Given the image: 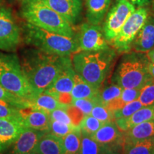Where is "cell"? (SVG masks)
Masks as SVG:
<instances>
[{
  "mask_svg": "<svg viewBox=\"0 0 154 154\" xmlns=\"http://www.w3.org/2000/svg\"><path fill=\"white\" fill-rule=\"evenodd\" d=\"M22 71L36 94L43 93L66 67L71 56L53 54L38 49L26 51L20 62Z\"/></svg>",
  "mask_w": 154,
  "mask_h": 154,
  "instance_id": "6da1fadb",
  "label": "cell"
},
{
  "mask_svg": "<svg viewBox=\"0 0 154 154\" xmlns=\"http://www.w3.org/2000/svg\"><path fill=\"white\" fill-rule=\"evenodd\" d=\"M71 57L76 74L91 85L100 88L112 69L116 51L109 47L99 51H79Z\"/></svg>",
  "mask_w": 154,
  "mask_h": 154,
  "instance_id": "7a4b0ae2",
  "label": "cell"
},
{
  "mask_svg": "<svg viewBox=\"0 0 154 154\" xmlns=\"http://www.w3.org/2000/svg\"><path fill=\"white\" fill-rule=\"evenodd\" d=\"M20 14L26 22L49 32L75 37L71 25L43 0H22Z\"/></svg>",
  "mask_w": 154,
  "mask_h": 154,
  "instance_id": "3957f363",
  "label": "cell"
},
{
  "mask_svg": "<svg viewBox=\"0 0 154 154\" xmlns=\"http://www.w3.org/2000/svg\"><path fill=\"white\" fill-rule=\"evenodd\" d=\"M25 41L36 49L59 56H72L79 51L75 37L49 32L26 22L24 26Z\"/></svg>",
  "mask_w": 154,
  "mask_h": 154,
  "instance_id": "277c9868",
  "label": "cell"
},
{
  "mask_svg": "<svg viewBox=\"0 0 154 154\" xmlns=\"http://www.w3.org/2000/svg\"><path fill=\"white\" fill-rule=\"evenodd\" d=\"M148 59L142 53H126L117 66L113 82L122 88H140L152 80L147 71Z\"/></svg>",
  "mask_w": 154,
  "mask_h": 154,
  "instance_id": "5b68a950",
  "label": "cell"
},
{
  "mask_svg": "<svg viewBox=\"0 0 154 154\" xmlns=\"http://www.w3.org/2000/svg\"><path fill=\"white\" fill-rule=\"evenodd\" d=\"M0 86L19 97L29 100L36 95L14 54L0 53Z\"/></svg>",
  "mask_w": 154,
  "mask_h": 154,
  "instance_id": "8992f818",
  "label": "cell"
},
{
  "mask_svg": "<svg viewBox=\"0 0 154 154\" xmlns=\"http://www.w3.org/2000/svg\"><path fill=\"white\" fill-rule=\"evenodd\" d=\"M149 10L145 7H138L128 17L119 34L109 42L116 52L128 53L132 49L135 38L149 16Z\"/></svg>",
  "mask_w": 154,
  "mask_h": 154,
  "instance_id": "52a82bcc",
  "label": "cell"
},
{
  "mask_svg": "<svg viewBox=\"0 0 154 154\" xmlns=\"http://www.w3.org/2000/svg\"><path fill=\"white\" fill-rule=\"evenodd\" d=\"M22 40V32L10 8L0 4V50L12 51Z\"/></svg>",
  "mask_w": 154,
  "mask_h": 154,
  "instance_id": "ba28073f",
  "label": "cell"
},
{
  "mask_svg": "<svg viewBox=\"0 0 154 154\" xmlns=\"http://www.w3.org/2000/svg\"><path fill=\"white\" fill-rule=\"evenodd\" d=\"M135 9L136 7L126 0H116L110 10L108 11L103 30L109 44L119 34L127 19Z\"/></svg>",
  "mask_w": 154,
  "mask_h": 154,
  "instance_id": "9c48e42d",
  "label": "cell"
},
{
  "mask_svg": "<svg viewBox=\"0 0 154 154\" xmlns=\"http://www.w3.org/2000/svg\"><path fill=\"white\" fill-rule=\"evenodd\" d=\"M76 38L79 51H99L110 47L106 39L103 28L99 25L88 22L82 24Z\"/></svg>",
  "mask_w": 154,
  "mask_h": 154,
  "instance_id": "30bf717a",
  "label": "cell"
},
{
  "mask_svg": "<svg viewBox=\"0 0 154 154\" xmlns=\"http://www.w3.org/2000/svg\"><path fill=\"white\" fill-rule=\"evenodd\" d=\"M25 128L20 116L0 118V153L11 147Z\"/></svg>",
  "mask_w": 154,
  "mask_h": 154,
  "instance_id": "8fae6325",
  "label": "cell"
},
{
  "mask_svg": "<svg viewBox=\"0 0 154 154\" xmlns=\"http://www.w3.org/2000/svg\"><path fill=\"white\" fill-rule=\"evenodd\" d=\"M91 137L99 143L115 151H119L123 149L124 132L119 129L114 121L105 123Z\"/></svg>",
  "mask_w": 154,
  "mask_h": 154,
  "instance_id": "7c38bea8",
  "label": "cell"
},
{
  "mask_svg": "<svg viewBox=\"0 0 154 154\" xmlns=\"http://www.w3.org/2000/svg\"><path fill=\"white\" fill-rule=\"evenodd\" d=\"M51 9L66 19L71 25L74 24L80 17L82 0H43Z\"/></svg>",
  "mask_w": 154,
  "mask_h": 154,
  "instance_id": "4fadbf2b",
  "label": "cell"
},
{
  "mask_svg": "<svg viewBox=\"0 0 154 154\" xmlns=\"http://www.w3.org/2000/svg\"><path fill=\"white\" fill-rule=\"evenodd\" d=\"M47 132L25 128L12 144L10 154H32L34 153L38 140Z\"/></svg>",
  "mask_w": 154,
  "mask_h": 154,
  "instance_id": "5bb4252c",
  "label": "cell"
},
{
  "mask_svg": "<svg viewBox=\"0 0 154 154\" xmlns=\"http://www.w3.org/2000/svg\"><path fill=\"white\" fill-rule=\"evenodd\" d=\"M19 111L25 127L40 131L49 132L50 118L47 113L30 107L22 108L19 109Z\"/></svg>",
  "mask_w": 154,
  "mask_h": 154,
  "instance_id": "9a60e30c",
  "label": "cell"
},
{
  "mask_svg": "<svg viewBox=\"0 0 154 154\" xmlns=\"http://www.w3.org/2000/svg\"><path fill=\"white\" fill-rule=\"evenodd\" d=\"M135 52L146 53L154 48V16L149 14L132 44Z\"/></svg>",
  "mask_w": 154,
  "mask_h": 154,
  "instance_id": "2e32d148",
  "label": "cell"
},
{
  "mask_svg": "<svg viewBox=\"0 0 154 154\" xmlns=\"http://www.w3.org/2000/svg\"><path fill=\"white\" fill-rule=\"evenodd\" d=\"M152 120H154V103L144 106L130 116L115 119L114 122L121 132H126L136 125Z\"/></svg>",
  "mask_w": 154,
  "mask_h": 154,
  "instance_id": "e0dca14e",
  "label": "cell"
},
{
  "mask_svg": "<svg viewBox=\"0 0 154 154\" xmlns=\"http://www.w3.org/2000/svg\"><path fill=\"white\" fill-rule=\"evenodd\" d=\"M74 74L75 72L72 63L63 69L44 92L54 96L56 99L60 94H71L74 86Z\"/></svg>",
  "mask_w": 154,
  "mask_h": 154,
  "instance_id": "ac0fdd59",
  "label": "cell"
},
{
  "mask_svg": "<svg viewBox=\"0 0 154 154\" xmlns=\"http://www.w3.org/2000/svg\"><path fill=\"white\" fill-rule=\"evenodd\" d=\"M111 0H86V18L90 24L99 25L110 7Z\"/></svg>",
  "mask_w": 154,
  "mask_h": 154,
  "instance_id": "d6986e66",
  "label": "cell"
},
{
  "mask_svg": "<svg viewBox=\"0 0 154 154\" xmlns=\"http://www.w3.org/2000/svg\"><path fill=\"white\" fill-rule=\"evenodd\" d=\"M67 106L61 104L54 96L47 93L36 94L29 100H27L26 107H30L36 110L42 111L49 115L51 111L56 109L65 107Z\"/></svg>",
  "mask_w": 154,
  "mask_h": 154,
  "instance_id": "ffe728a7",
  "label": "cell"
},
{
  "mask_svg": "<svg viewBox=\"0 0 154 154\" xmlns=\"http://www.w3.org/2000/svg\"><path fill=\"white\" fill-rule=\"evenodd\" d=\"M154 137V120L146 121L124 132V144Z\"/></svg>",
  "mask_w": 154,
  "mask_h": 154,
  "instance_id": "44dd1931",
  "label": "cell"
},
{
  "mask_svg": "<svg viewBox=\"0 0 154 154\" xmlns=\"http://www.w3.org/2000/svg\"><path fill=\"white\" fill-rule=\"evenodd\" d=\"M34 152L38 154H63L61 138L49 132L45 133L38 140Z\"/></svg>",
  "mask_w": 154,
  "mask_h": 154,
  "instance_id": "7402d4cb",
  "label": "cell"
},
{
  "mask_svg": "<svg viewBox=\"0 0 154 154\" xmlns=\"http://www.w3.org/2000/svg\"><path fill=\"white\" fill-rule=\"evenodd\" d=\"M99 88L91 85L75 72L74 77V86L71 92L73 99H91L97 100ZM98 101V100H97ZM99 103V102H98Z\"/></svg>",
  "mask_w": 154,
  "mask_h": 154,
  "instance_id": "603a6c76",
  "label": "cell"
},
{
  "mask_svg": "<svg viewBox=\"0 0 154 154\" xmlns=\"http://www.w3.org/2000/svg\"><path fill=\"white\" fill-rule=\"evenodd\" d=\"M115 151H117L96 142L91 136L82 134L79 154H111Z\"/></svg>",
  "mask_w": 154,
  "mask_h": 154,
  "instance_id": "cb8c5ba5",
  "label": "cell"
},
{
  "mask_svg": "<svg viewBox=\"0 0 154 154\" xmlns=\"http://www.w3.org/2000/svg\"><path fill=\"white\" fill-rule=\"evenodd\" d=\"M122 151L123 154H154V137L125 143Z\"/></svg>",
  "mask_w": 154,
  "mask_h": 154,
  "instance_id": "d4e9b609",
  "label": "cell"
},
{
  "mask_svg": "<svg viewBox=\"0 0 154 154\" xmlns=\"http://www.w3.org/2000/svg\"><path fill=\"white\" fill-rule=\"evenodd\" d=\"M82 133L80 128L73 131L61 137L63 154H79L81 145Z\"/></svg>",
  "mask_w": 154,
  "mask_h": 154,
  "instance_id": "484cf974",
  "label": "cell"
},
{
  "mask_svg": "<svg viewBox=\"0 0 154 154\" xmlns=\"http://www.w3.org/2000/svg\"><path fill=\"white\" fill-rule=\"evenodd\" d=\"M122 90V88L116 84L107 86L103 89L100 87L97 96L99 104L105 106L109 101L119 97Z\"/></svg>",
  "mask_w": 154,
  "mask_h": 154,
  "instance_id": "4316f807",
  "label": "cell"
},
{
  "mask_svg": "<svg viewBox=\"0 0 154 154\" xmlns=\"http://www.w3.org/2000/svg\"><path fill=\"white\" fill-rule=\"evenodd\" d=\"M104 124L92 116L88 115L85 116L80 123L79 128L82 134L92 136Z\"/></svg>",
  "mask_w": 154,
  "mask_h": 154,
  "instance_id": "83f0119b",
  "label": "cell"
},
{
  "mask_svg": "<svg viewBox=\"0 0 154 154\" xmlns=\"http://www.w3.org/2000/svg\"><path fill=\"white\" fill-rule=\"evenodd\" d=\"M143 106L139 101V100H135L134 101L127 103L124 107L121 108L119 110L113 111V116L114 119H117L119 118H125V117H128L130 116L139 110L140 108L143 107Z\"/></svg>",
  "mask_w": 154,
  "mask_h": 154,
  "instance_id": "f1b7e54d",
  "label": "cell"
},
{
  "mask_svg": "<svg viewBox=\"0 0 154 154\" xmlns=\"http://www.w3.org/2000/svg\"><path fill=\"white\" fill-rule=\"evenodd\" d=\"M79 128V127L63 124V123L59 122L57 121L50 120L49 132L61 138Z\"/></svg>",
  "mask_w": 154,
  "mask_h": 154,
  "instance_id": "f546056e",
  "label": "cell"
},
{
  "mask_svg": "<svg viewBox=\"0 0 154 154\" xmlns=\"http://www.w3.org/2000/svg\"><path fill=\"white\" fill-rule=\"evenodd\" d=\"M89 115L92 116L94 118L97 119L98 120L101 121V122L103 123H108L115 121L112 111L108 109L105 106L101 104L95 106L91 110Z\"/></svg>",
  "mask_w": 154,
  "mask_h": 154,
  "instance_id": "4dcf8cb0",
  "label": "cell"
},
{
  "mask_svg": "<svg viewBox=\"0 0 154 154\" xmlns=\"http://www.w3.org/2000/svg\"><path fill=\"white\" fill-rule=\"evenodd\" d=\"M138 99L143 106L154 103V80L153 79L141 88Z\"/></svg>",
  "mask_w": 154,
  "mask_h": 154,
  "instance_id": "1f68e13d",
  "label": "cell"
},
{
  "mask_svg": "<svg viewBox=\"0 0 154 154\" xmlns=\"http://www.w3.org/2000/svg\"><path fill=\"white\" fill-rule=\"evenodd\" d=\"M0 100H3V101L13 103L19 109L26 107V104H27V100L19 97L18 96L5 89L2 86H0Z\"/></svg>",
  "mask_w": 154,
  "mask_h": 154,
  "instance_id": "d6a6232c",
  "label": "cell"
},
{
  "mask_svg": "<svg viewBox=\"0 0 154 154\" xmlns=\"http://www.w3.org/2000/svg\"><path fill=\"white\" fill-rule=\"evenodd\" d=\"M19 108L8 101L0 100V118L19 117Z\"/></svg>",
  "mask_w": 154,
  "mask_h": 154,
  "instance_id": "836d02e7",
  "label": "cell"
},
{
  "mask_svg": "<svg viewBox=\"0 0 154 154\" xmlns=\"http://www.w3.org/2000/svg\"><path fill=\"white\" fill-rule=\"evenodd\" d=\"M72 104L84 113L85 116L90 114L93 108L99 104L97 100L91 99H73Z\"/></svg>",
  "mask_w": 154,
  "mask_h": 154,
  "instance_id": "e575fe53",
  "label": "cell"
},
{
  "mask_svg": "<svg viewBox=\"0 0 154 154\" xmlns=\"http://www.w3.org/2000/svg\"><path fill=\"white\" fill-rule=\"evenodd\" d=\"M66 107L67 106L58 108V109H56L55 110L51 111L49 113L50 120L57 121H59V122L63 123V124L74 126L72 124L70 117H69V116L66 112Z\"/></svg>",
  "mask_w": 154,
  "mask_h": 154,
  "instance_id": "d590c367",
  "label": "cell"
},
{
  "mask_svg": "<svg viewBox=\"0 0 154 154\" xmlns=\"http://www.w3.org/2000/svg\"><path fill=\"white\" fill-rule=\"evenodd\" d=\"M66 109L67 113H68L71 120H72V124L74 125V126L79 127L80 123L82 122L84 117L85 116L84 113H83L80 109H79L78 108L74 106H73L72 104L67 106Z\"/></svg>",
  "mask_w": 154,
  "mask_h": 154,
  "instance_id": "8d00e7d4",
  "label": "cell"
},
{
  "mask_svg": "<svg viewBox=\"0 0 154 154\" xmlns=\"http://www.w3.org/2000/svg\"><path fill=\"white\" fill-rule=\"evenodd\" d=\"M140 88H123L119 98L125 103H129L137 100L140 94Z\"/></svg>",
  "mask_w": 154,
  "mask_h": 154,
  "instance_id": "74e56055",
  "label": "cell"
},
{
  "mask_svg": "<svg viewBox=\"0 0 154 154\" xmlns=\"http://www.w3.org/2000/svg\"><path fill=\"white\" fill-rule=\"evenodd\" d=\"M126 104V103H125V102L123 101L120 98L118 97L116 98V99L112 100V101H109V103H107L105 105V106L113 112V111H114L121 109V108L124 107Z\"/></svg>",
  "mask_w": 154,
  "mask_h": 154,
  "instance_id": "f35d334b",
  "label": "cell"
},
{
  "mask_svg": "<svg viewBox=\"0 0 154 154\" xmlns=\"http://www.w3.org/2000/svg\"><path fill=\"white\" fill-rule=\"evenodd\" d=\"M126 1L130 2L135 7H143L151 3L153 0H126Z\"/></svg>",
  "mask_w": 154,
  "mask_h": 154,
  "instance_id": "ab89813d",
  "label": "cell"
},
{
  "mask_svg": "<svg viewBox=\"0 0 154 154\" xmlns=\"http://www.w3.org/2000/svg\"><path fill=\"white\" fill-rule=\"evenodd\" d=\"M147 71L150 76L154 80V63H151L148 61L147 63Z\"/></svg>",
  "mask_w": 154,
  "mask_h": 154,
  "instance_id": "60d3db41",
  "label": "cell"
},
{
  "mask_svg": "<svg viewBox=\"0 0 154 154\" xmlns=\"http://www.w3.org/2000/svg\"><path fill=\"white\" fill-rule=\"evenodd\" d=\"M146 59L151 63H154V48L146 53Z\"/></svg>",
  "mask_w": 154,
  "mask_h": 154,
  "instance_id": "b9f144b4",
  "label": "cell"
},
{
  "mask_svg": "<svg viewBox=\"0 0 154 154\" xmlns=\"http://www.w3.org/2000/svg\"><path fill=\"white\" fill-rule=\"evenodd\" d=\"M151 9H152V12H153V16H154V0H153L151 2Z\"/></svg>",
  "mask_w": 154,
  "mask_h": 154,
  "instance_id": "7bdbcfd3",
  "label": "cell"
},
{
  "mask_svg": "<svg viewBox=\"0 0 154 154\" xmlns=\"http://www.w3.org/2000/svg\"><path fill=\"white\" fill-rule=\"evenodd\" d=\"M111 154H120V153H119V152H118V151H115V152H113V153H111Z\"/></svg>",
  "mask_w": 154,
  "mask_h": 154,
  "instance_id": "ee69618b",
  "label": "cell"
},
{
  "mask_svg": "<svg viewBox=\"0 0 154 154\" xmlns=\"http://www.w3.org/2000/svg\"><path fill=\"white\" fill-rule=\"evenodd\" d=\"M32 154H38V153H35V152H34V153H32Z\"/></svg>",
  "mask_w": 154,
  "mask_h": 154,
  "instance_id": "f6af8a7d",
  "label": "cell"
}]
</instances>
